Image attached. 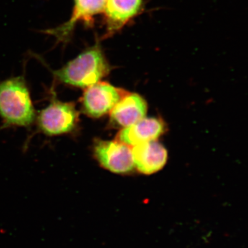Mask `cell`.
Here are the masks:
<instances>
[{
    "label": "cell",
    "instance_id": "cell-1",
    "mask_svg": "<svg viewBox=\"0 0 248 248\" xmlns=\"http://www.w3.org/2000/svg\"><path fill=\"white\" fill-rule=\"evenodd\" d=\"M110 72V63L97 42L67 62L60 69L53 71V74L55 79L62 84L85 89L102 81Z\"/></svg>",
    "mask_w": 248,
    "mask_h": 248
},
{
    "label": "cell",
    "instance_id": "cell-2",
    "mask_svg": "<svg viewBox=\"0 0 248 248\" xmlns=\"http://www.w3.org/2000/svg\"><path fill=\"white\" fill-rule=\"evenodd\" d=\"M36 111L22 76L0 81V117L5 126L28 128L35 122Z\"/></svg>",
    "mask_w": 248,
    "mask_h": 248
},
{
    "label": "cell",
    "instance_id": "cell-3",
    "mask_svg": "<svg viewBox=\"0 0 248 248\" xmlns=\"http://www.w3.org/2000/svg\"><path fill=\"white\" fill-rule=\"evenodd\" d=\"M39 130L49 137L74 132L79 123V112L73 102L53 98L50 104L36 116Z\"/></svg>",
    "mask_w": 248,
    "mask_h": 248
},
{
    "label": "cell",
    "instance_id": "cell-4",
    "mask_svg": "<svg viewBox=\"0 0 248 248\" xmlns=\"http://www.w3.org/2000/svg\"><path fill=\"white\" fill-rule=\"evenodd\" d=\"M125 94L108 82L99 81L84 89L80 99L81 111L87 117L100 118L110 112Z\"/></svg>",
    "mask_w": 248,
    "mask_h": 248
},
{
    "label": "cell",
    "instance_id": "cell-5",
    "mask_svg": "<svg viewBox=\"0 0 248 248\" xmlns=\"http://www.w3.org/2000/svg\"><path fill=\"white\" fill-rule=\"evenodd\" d=\"M93 155L102 167L112 172L125 174L135 168L131 147L118 140H95Z\"/></svg>",
    "mask_w": 248,
    "mask_h": 248
},
{
    "label": "cell",
    "instance_id": "cell-6",
    "mask_svg": "<svg viewBox=\"0 0 248 248\" xmlns=\"http://www.w3.org/2000/svg\"><path fill=\"white\" fill-rule=\"evenodd\" d=\"M106 0H74L70 19L56 28L47 29L45 32L55 37L58 42L66 44L71 40L77 24L82 22L92 25L94 17L104 13Z\"/></svg>",
    "mask_w": 248,
    "mask_h": 248
},
{
    "label": "cell",
    "instance_id": "cell-7",
    "mask_svg": "<svg viewBox=\"0 0 248 248\" xmlns=\"http://www.w3.org/2000/svg\"><path fill=\"white\" fill-rule=\"evenodd\" d=\"M143 0H106V37L114 35L137 17L143 10Z\"/></svg>",
    "mask_w": 248,
    "mask_h": 248
},
{
    "label": "cell",
    "instance_id": "cell-8",
    "mask_svg": "<svg viewBox=\"0 0 248 248\" xmlns=\"http://www.w3.org/2000/svg\"><path fill=\"white\" fill-rule=\"evenodd\" d=\"M132 153L134 166L144 174L158 172L164 167L167 161V151L156 140L133 146Z\"/></svg>",
    "mask_w": 248,
    "mask_h": 248
},
{
    "label": "cell",
    "instance_id": "cell-9",
    "mask_svg": "<svg viewBox=\"0 0 248 248\" xmlns=\"http://www.w3.org/2000/svg\"><path fill=\"white\" fill-rule=\"evenodd\" d=\"M166 125L162 120L155 117L144 118L133 125L122 129L117 140L130 147L145 142L155 141L165 133Z\"/></svg>",
    "mask_w": 248,
    "mask_h": 248
},
{
    "label": "cell",
    "instance_id": "cell-10",
    "mask_svg": "<svg viewBox=\"0 0 248 248\" xmlns=\"http://www.w3.org/2000/svg\"><path fill=\"white\" fill-rule=\"evenodd\" d=\"M145 99L135 93L125 94L110 111V122L117 126L127 128L146 117Z\"/></svg>",
    "mask_w": 248,
    "mask_h": 248
}]
</instances>
